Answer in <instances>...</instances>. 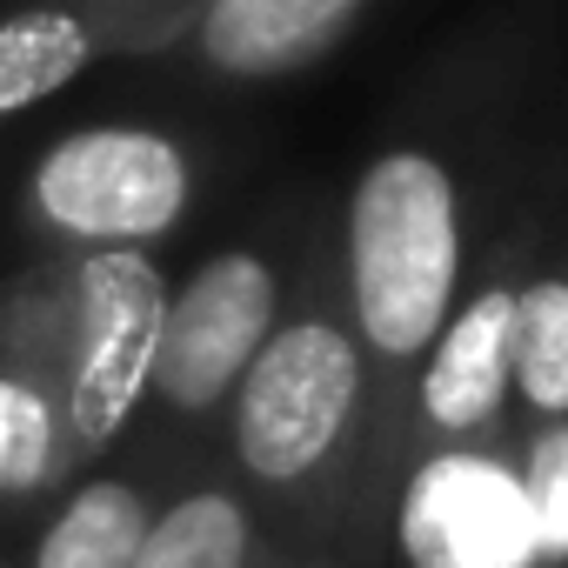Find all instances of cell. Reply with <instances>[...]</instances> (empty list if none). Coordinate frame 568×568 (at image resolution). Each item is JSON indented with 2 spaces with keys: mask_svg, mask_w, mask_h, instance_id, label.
<instances>
[{
  "mask_svg": "<svg viewBox=\"0 0 568 568\" xmlns=\"http://www.w3.org/2000/svg\"><path fill=\"white\" fill-rule=\"evenodd\" d=\"M568 422V128L535 174V234L515 302V388L508 442Z\"/></svg>",
  "mask_w": 568,
  "mask_h": 568,
  "instance_id": "9",
  "label": "cell"
},
{
  "mask_svg": "<svg viewBox=\"0 0 568 568\" xmlns=\"http://www.w3.org/2000/svg\"><path fill=\"white\" fill-rule=\"evenodd\" d=\"M375 28V0H201L174 68L207 88H274L342 61Z\"/></svg>",
  "mask_w": 568,
  "mask_h": 568,
  "instance_id": "8",
  "label": "cell"
},
{
  "mask_svg": "<svg viewBox=\"0 0 568 568\" xmlns=\"http://www.w3.org/2000/svg\"><path fill=\"white\" fill-rule=\"evenodd\" d=\"M214 455L247 495L274 561L382 568L395 495L382 475L368 362L355 348L335 281V214L302 261L274 342L234 388Z\"/></svg>",
  "mask_w": 568,
  "mask_h": 568,
  "instance_id": "2",
  "label": "cell"
},
{
  "mask_svg": "<svg viewBox=\"0 0 568 568\" xmlns=\"http://www.w3.org/2000/svg\"><path fill=\"white\" fill-rule=\"evenodd\" d=\"M134 568H288V561H274L247 495L234 488V475L207 448V455H187L174 468V481L141 535Z\"/></svg>",
  "mask_w": 568,
  "mask_h": 568,
  "instance_id": "11",
  "label": "cell"
},
{
  "mask_svg": "<svg viewBox=\"0 0 568 568\" xmlns=\"http://www.w3.org/2000/svg\"><path fill=\"white\" fill-rule=\"evenodd\" d=\"M382 568H535L515 442L415 455L388 501Z\"/></svg>",
  "mask_w": 568,
  "mask_h": 568,
  "instance_id": "7",
  "label": "cell"
},
{
  "mask_svg": "<svg viewBox=\"0 0 568 568\" xmlns=\"http://www.w3.org/2000/svg\"><path fill=\"white\" fill-rule=\"evenodd\" d=\"M81 21L101 61H181L201 0H88Z\"/></svg>",
  "mask_w": 568,
  "mask_h": 568,
  "instance_id": "14",
  "label": "cell"
},
{
  "mask_svg": "<svg viewBox=\"0 0 568 568\" xmlns=\"http://www.w3.org/2000/svg\"><path fill=\"white\" fill-rule=\"evenodd\" d=\"M81 475L88 462L74 448L61 402L14 355H0V521H34Z\"/></svg>",
  "mask_w": 568,
  "mask_h": 568,
  "instance_id": "12",
  "label": "cell"
},
{
  "mask_svg": "<svg viewBox=\"0 0 568 568\" xmlns=\"http://www.w3.org/2000/svg\"><path fill=\"white\" fill-rule=\"evenodd\" d=\"M174 468H181L174 455L128 435V448H114L101 468H88L61 501H48L28 521L21 568H134L141 535H148Z\"/></svg>",
  "mask_w": 568,
  "mask_h": 568,
  "instance_id": "10",
  "label": "cell"
},
{
  "mask_svg": "<svg viewBox=\"0 0 568 568\" xmlns=\"http://www.w3.org/2000/svg\"><path fill=\"white\" fill-rule=\"evenodd\" d=\"M88 68H101V48L81 21V8H28L0 21V121H14L54 94H68Z\"/></svg>",
  "mask_w": 568,
  "mask_h": 568,
  "instance_id": "13",
  "label": "cell"
},
{
  "mask_svg": "<svg viewBox=\"0 0 568 568\" xmlns=\"http://www.w3.org/2000/svg\"><path fill=\"white\" fill-rule=\"evenodd\" d=\"M207 148L168 121H88L54 134L14 194L34 254H154L187 227Z\"/></svg>",
  "mask_w": 568,
  "mask_h": 568,
  "instance_id": "5",
  "label": "cell"
},
{
  "mask_svg": "<svg viewBox=\"0 0 568 568\" xmlns=\"http://www.w3.org/2000/svg\"><path fill=\"white\" fill-rule=\"evenodd\" d=\"M528 528H535V568H568V422L515 442Z\"/></svg>",
  "mask_w": 568,
  "mask_h": 568,
  "instance_id": "15",
  "label": "cell"
},
{
  "mask_svg": "<svg viewBox=\"0 0 568 568\" xmlns=\"http://www.w3.org/2000/svg\"><path fill=\"white\" fill-rule=\"evenodd\" d=\"M0 568H21V555H14V548H0Z\"/></svg>",
  "mask_w": 568,
  "mask_h": 568,
  "instance_id": "16",
  "label": "cell"
},
{
  "mask_svg": "<svg viewBox=\"0 0 568 568\" xmlns=\"http://www.w3.org/2000/svg\"><path fill=\"white\" fill-rule=\"evenodd\" d=\"M561 141V134H555ZM541 174V168H535ZM535 234V181L501 221V234L468 267L462 295L435 335V348L415 368L408 408H402V448L395 481L415 455L442 448H501L508 442V388H515V302H521V261Z\"/></svg>",
  "mask_w": 568,
  "mask_h": 568,
  "instance_id": "6",
  "label": "cell"
},
{
  "mask_svg": "<svg viewBox=\"0 0 568 568\" xmlns=\"http://www.w3.org/2000/svg\"><path fill=\"white\" fill-rule=\"evenodd\" d=\"M161 315L168 267L154 254H34L0 274V355L61 402L88 468L141 422Z\"/></svg>",
  "mask_w": 568,
  "mask_h": 568,
  "instance_id": "4",
  "label": "cell"
},
{
  "mask_svg": "<svg viewBox=\"0 0 568 568\" xmlns=\"http://www.w3.org/2000/svg\"><path fill=\"white\" fill-rule=\"evenodd\" d=\"M561 128V21L541 8L475 14L395 88L342 201L328 207L335 281L368 362L388 495L415 368Z\"/></svg>",
  "mask_w": 568,
  "mask_h": 568,
  "instance_id": "1",
  "label": "cell"
},
{
  "mask_svg": "<svg viewBox=\"0 0 568 568\" xmlns=\"http://www.w3.org/2000/svg\"><path fill=\"white\" fill-rule=\"evenodd\" d=\"M322 227H328V207L308 187H295L174 281L161 335H154V368H148L134 442L174 462L214 448L234 388L247 382V368L261 362V348L274 342L281 315L295 302L302 261Z\"/></svg>",
  "mask_w": 568,
  "mask_h": 568,
  "instance_id": "3",
  "label": "cell"
}]
</instances>
